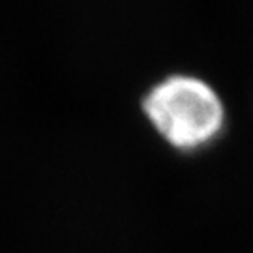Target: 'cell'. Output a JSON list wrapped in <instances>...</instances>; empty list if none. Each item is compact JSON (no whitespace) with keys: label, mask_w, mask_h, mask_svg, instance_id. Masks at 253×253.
<instances>
[{"label":"cell","mask_w":253,"mask_h":253,"mask_svg":"<svg viewBox=\"0 0 253 253\" xmlns=\"http://www.w3.org/2000/svg\"><path fill=\"white\" fill-rule=\"evenodd\" d=\"M141 107L156 131L184 152L208 146L225 126V109L219 96L195 75L163 77L146 90Z\"/></svg>","instance_id":"cell-1"}]
</instances>
